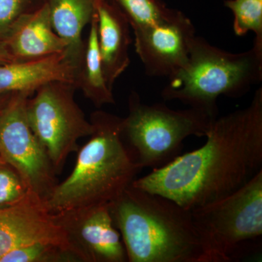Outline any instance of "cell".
I'll return each mask as SVG.
<instances>
[{
    "instance_id": "cell-14",
    "label": "cell",
    "mask_w": 262,
    "mask_h": 262,
    "mask_svg": "<svg viewBox=\"0 0 262 262\" xmlns=\"http://www.w3.org/2000/svg\"><path fill=\"white\" fill-rule=\"evenodd\" d=\"M76 77L75 67L67 59L64 52L32 61L3 63L0 64V96L34 93L53 81L75 85Z\"/></svg>"
},
{
    "instance_id": "cell-15",
    "label": "cell",
    "mask_w": 262,
    "mask_h": 262,
    "mask_svg": "<svg viewBox=\"0 0 262 262\" xmlns=\"http://www.w3.org/2000/svg\"><path fill=\"white\" fill-rule=\"evenodd\" d=\"M98 0H46L53 28L64 40L66 58L75 67L77 76L83 58L82 32L96 13ZM77 78V77H76Z\"/></svg>"
},
{
    "instance_id": "cell-5",
    "label": "cell",
    "mask_w": 262,
    "mask_h": 262,
    "mask_svg": "<svg viewBox=\"0 0 262 262\" xmlns=\"http://www.w3.org/2000/svg\"><path fill=\"white\" fill-rule=\"evenodd\" d=\"M215 119L198 108L174 110L163 103L146 104L132 91L128 114L121 118L122 137L141 170L159 168L180 155L187 138L206 136Z\"/></svg>"
},
{
    "instance_id": "cell-18",
    "label": "cell",
    "mask_w": 262,
    "mask_h": 262,
    "mask_svg": "<svg viewBox=\"0 0 262 262\" xmlns=\"http://www.w3.org/2000/svg\"><path fill=\"white\" fill-rule=\"evenodd\" d=\"M233 14V30L239 37L254 33L253 47L262 51V0H226Z\"/></svg>"
},
{
    "instance_id": "cell-7",
    "label": "cell",
    "mask_w": 262,
    "mask_h": 262,
    "mask_svg": "<svg viewBox=\"0 0 262 262\" xmlns=\"http://www.w3.org/2000/svg\"><path fill=\"white\" fill-rule=\"evenodd\" d=\"M76 90L70 82H48L39 88L26 105L29 125L47 151L56 174L61 173L70 154L78 151V141L94 130L76 102Z\"/></svg>"
},
{
    "instance_id": "cell-3",
    "label": "cell",
    "mask_w": 262,
    "mask_h": 262,
    "mask_svg": "<svg viewBox=\"0 0 262 262\" xmlns=\"http://www.w3.org/2000/svg\"><path fill=\"white\" fill-rule=\"evenodd\" d=\"M91 122L94 133L79 149L75 168L45 202L53 214L110 204L141 170L122 139L121 117L96 111L91 115Z\"/></svg>"
},
{
    "instance_id": "cell-22",
    "label": "cell",
    "mask_w": 262,
    "mask_h": 262,
    "mask_svg": "<svg viewBox=\"0 0 262 262\" xmlns=\"http://www.w3.org/2000/svg\"><path fill=\"white\" fill-rule=\"evenodd\" d=\"M15 61L5 46L4 41L0 40V64Z\"/></svg>"
},
{
    "instance_id": "cell-12",
    "label": "cell",
    "mask_w": 262,
    "mask_h": 262,
    "mask_svg": "<svg viewBox=\"0 0 262 262\" xmlns=\"http://www.w3.org/2000/svg\"><path fill=\"white\" fill-rule=\"evenodd\" d=\"M15 61H27L66 51L67 44L52 26L48 3L15 22L3 39Z\"/></svg>"
},
{
    "instance_id": "cell-6",
    "label": "cell",
    "mask_w": 262,
    "mask_h": 262,
    "mask_svg": "<svg viewBox=\"0 0 262 262\" xmlns=\"http://www.w3.org/2000/svg\"><path fill=\"white\" fill-rule=\"evenodd\" d=\"M192 211L214 262L238 261L262 236V170L229 195Z\"/></svg>"
},
{
    "instance_id": "cell-23",
    "label": "cell",
    "mask_w": 262,
    "mask_h": 262,
    "mask_svg": "<svg viewBox=\"0 0 262 262\" xmlns=\"http://www.w3.org/2000/svg\"><path fill=\"white\" fill-rule=\"evenodd\" d=\"M13 94L4 95L0 96V113L3 111V108L6 106L7 103L9 101L10 97Z\"/></svg>"
},
{
    "instance_id": "cell-19",
    "label": "cell",
    "mask_w": 262,
    "mask_h": 262,
    "mask_svg": "<svg viewBox=\"0 0 262 262\" xmlns=\"http://www.w3.org/2000/svg\"><path fill=\"white\" fill-rule=\"evenodd\" d=\"M126 17L130 28H141L171 16L176 9L168 8L162 0H111Z\"/></svg>"
},
{
    "instance_id": "cell-1",
    "label": "cell",
    "mask_w": 262,
    "mask_h": 262,
    "mask_svg": "<svg viewBox=\"0 0 262 262\" xmlns=\"http://www.w3.org/2000/svg\"><path fill=\"white\" fill-rule=\"evenodd\" d=\"M199 149L179 155L132 185L195 209L229 195L262 170V88L243 110L217 117Z\"/></svg>"
},
{
    "instance_id": "cell-11",
    "label": "cell",
    "mask_w": 262,
    "mask_h": 262,
    "mask_svg": "<svg viewBox=\"0 0 262 262\" xmlns=\"http://www.w3.org/2000/svg\"><path fill=\"white\" fill-rule=\"evenodd\" d=\"M37 242L70 246L44 201L32 194L16 206L0 211V259L15 248Z\"/></svg>"
},
{
    "instance_id": "cell-9",
    "label": "cell",
    "mask_w": 262,
    "mask_h": 262,
    "mask_svg": "<svg viewBox=\"0 0 262 262\" xmlns=\"http://www.w3.org/2000/svg\"><path fill=\"white\" fill-rule=\"evenodd\" d=\"M81 262H126V251L108 204L53 213Z\"/></svg>"
},
{
    "instance_id": "cell-20",
    "label": "cell",
    "mask_w": 262,
    "mask_h": 262,
    "mask_svg": "<svg viewBox=\"0 0 262 262\" xmlns=\"http://www.w3.org/2000/svg\"><path fill=\"white\" fill-rule=\"evenodd\" d=\"M32 194L14 169L0 160V211L16 206Z\"/></svg>"
},
{
    "instance_id": "cell-8",
    "label": "cell",
    "mask_w": 262,
    "mask_h": 262,
    "mask_svg": "<svg viewBox=\"0 0 262 262\" xmlns=\"http://www.w3.org/2000/svg\"><path fill=\"white\" fill-rule=\"evenodd\" d=\"M33 94L12 95L0 113V158L18 173L29 192L46 202L58 183L47 151L27 120L26 105Z\"/></svg>"
},
{
    "instance_id": "cell-16",
    "label": "cell",
    "mask_w": 262,
    "mask_h": 262,
    "mask_svg": "<svg viewBox=\"0 0 262 262\" xmlns=\"http://www.w3.org/2000/svg\"><path fill=\"white\" fill-rule=\"evenodd\" d=\"M90 24V31L84 42L83 58L75 85L84 96L97 107L115 103L113 91L108 88L101 63L98 47V20L95 13Z\"/></svg>"
},
{
    "instance_id": "cell-24",
    "label": "cell",
    "mask_w": 262,
    "mask_h": 262,
    "mask_svg": "<svg viewBox=\"0 0 262 262\" xmlns=\"http://www.w3.org/2000/svg\"><path fill=\"white\" fill-rule=\"evenodd\" d=\"M2 160V158H0V160Z\"/></svg>"
},
{
    "instance_id": "cell-21",
    "label": "cell",
    "mask_w": 262,
    "mask_h": 262,
    "mask_svg": "<svg viewBox=\"0 0 262 262\" xmlns=\"http://www.w3.org/2000/svg\"><path fill=\"white\" fill-rule=\"evenodd\" d=\"M46 0H0V40L20 17L42 6Z\"/></svg>"
},
{
    "instance_id": "cell-13",
    "label": "cell",
    "mask_w": 262,
    "mask_h": 262,
    "mask_svg": "<svg viewBox=\"0 0 262 262\" xmlns=\"http://www.w3.org/2000/svg\"><path fill=\"white\" fill-rule=\"evenodd\" d=\"M98 47L105 80L113 90L117 79L130 63V26L120 8L111 0H98Z\"/></svg>"
},
{
    "instance_id": "cell-4",
    "label": "cell",
    "mask_w": 262,
    "mask_h": 262,
    "mask_svg": "<svg viewBox=\"0 0 262 262\" xmlns=\"http://www.w3.org/2000/svg\"><path fill=\"white\" fill-rule=\"evenodd\" d=\"M261 80L262 51L253 46L243 53H230L196 35L187 63L169 77L161 96L217 118L219 97H242Z\"/></svg>"
},
{
    "instance_id": "cell-2",
    "label": "cell",
    "mask_w": 262,
    "mask_h": 262,
    "mask_svg": "<svg viewBox=\"0 0 262 262\" xmlns=\"http://www.w3.org/2000/svg\"><path fill=\"white\" fill-rule=\"evenodd\" d=\"M129 262H214L192 211L132 185L108 204Z\"/></svg>"
},
{
    "instance_id": "cell-17",
    "label": "cell",
    "mask_w": 262,
    "mask_h": 262,
    "mask_svg": "<svg viewBox=\"0 0 262 262\" xmlns=\"http://www.w3.org/2000/svg\"><path fill=\"white\" fill-rule=\"evenodd\" d=\"M0 262H81L72 248L66 245L37 242L15 248Z\"/></svg>"
},
{
    "instance_id": "cell-10",
    "label": "cell",
    "mask_w": 262,
    "mask_h": 262,
    "mask_svg": "<svg viewBox=\"0 0 262 262\" xmlns=\"http://www.w3.org/2000/svg\"><path fill=\"white\" fill-rule=\"evenodd\" d=\"M133 32L136 52L146 75L168 79L187 63L196 36L190 19L178 10L168 18Z\"/></svg>"
}]
</instances>
